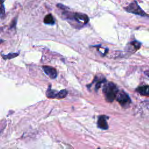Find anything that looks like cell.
Masks as SVG:
<instances>
[{
  "mask_svg": "<svg viewBox=\"0 0 149 149\" xmlns=\"http://www.w3.org/2000/svg\"><path fill=\"white\" fill-rule=\"evenodd\" d=\"M1 16L2 18L3 16H5V9L3 5V0H1Z\"/></svg>",
  "mask_w": 149,
  "mask_h": 149,
  "instance_id": "13",
  "label": "cell"
},
{
  "mask_svg": "<svg viewBox=\"0 0 149 149\" xmlns=\"http://www.w3.org/2000/svg\"><path fill=\"white\" fill-rule=\"evenodd\" d=\"M125 10L131 13H133L135 15H137L141 16L148 17L149 16L140 8V6L138 5L136 1H133L130 3L126 8H125Z\"/></svg>",
  "mask_w": 149,
  "mask_h": 149,
  "instance_id": "2",
  "label": "cell"
},
{
  "mask_svg": "<svg viewBox=\"0 0 149 149\" xmlns=\"http://www.w3.org/2000/svg\"><path fill=\"white\" fill-rule=\"evenodd\" d=\"M130 44L133 47V49H134V51L139 49L140 48L141 45V44L137 41H133L130 43Z\"/></svg>",
  "mask_w": 149,
  "mask_h": 149,
  "instance_id": "11",
  "label": "cell"
},
{
  "mask_svg": "<svg viewBox=\"0 0 149 149\" xmlns=\"http://www.w3.org/2000/svg\"><path fill=\"white\" fill-rule=\"evenodd\" d=\"M108 117L105 115H101L98 117V120H97V126L99 128L103 129V130H107L108 128V125L107 123V119Z\"/></svg>",
  "mask_w": 149,
  "mask_h": 149,
  "instance_id": "6",
  "label": "cell"
},
{
  "mask_svg": "<svg viewBox=\"0 0 149 149\" xmlns=\"http://www.w3.org/2000/svg\"><path fill=\"white\" fill-rule=\"evenodd\" d=\"M136 91L142 95L149 96V86L148 85L139 86L136 88Z\"/></svg>",
  "mask_w": 149,
  "mask_h": 149,
  "instance_id": "7",
  "label": "cell"
},
{
  "mask_svg": "<svg viewBox=\"0 0 149 149\" xmlns=\"http://www.w3.org/2000/svg\"><path fill=\"white\" fill-rule=\"evenodd\" d=\"M116 99L120 105L125 108L127 107L131 103V100L129 96L123 91L118 92Z\"/></svg>",
  "mask_w": 149,
  "mask_h": 149,
  "instance_id": "3",
  "label": "cell"
},
{
  "mask_svg": "<svg viewBox=\"0 0 149 149\" xmlns=\"http://www.w3.org/2000/svg\"><path fill=\"white\" fill-rule=\"evenodd\" d=\"M44 23L47 24H54L55 23V21L52 15L51 14L47 15L44 19Z\"/></svg>",
  "mask_w": 149,
  "mask_h": 149,
  "instance_id": "9",
  "label": "cell"
},
{
  "mask_svg": "<svg viewBox=\"0 0 149 149\" xmlns=\"http://www.w3.org/2000/svg\"><path fill=\"white\" fill-rule=\"evenodd\" d=\"M71 16H72V17H70L69 19H73L77 23L82 24H85L87 23L89 20L87 15L81 13H74Z\"/></svg>",
  "mask_w": 149,
  "mask_h": 149,
  "instance_id": "4",
  "label": "cell"
},
{
  "mask_svg": "<svg viewBox=\"0 0 149 149\" xmlns=\"http://www.w3.org/2000/svg\"><path fill=\"white\" fill-rule=\"evenodd\" d=\"M19 52H17V53H10L8 55H2V57L3 58V59H12V58H13L16 56H17L18 55H19Z\"/></svg>",
  "mask_w": 149,
  "mask_h": 149,
  "instance_id": "12",
  "label": "cell"
},
{
  "mask_svg": "<svg viewBox=\"0 0 149 149\" xmlns=\"http://www.w3.org/2000/svg\"><path fill=\"white\" fill-rule=\"evenodd\" d=\"M58 93L56 91L52 90L49 87L46 92V95L49 98H56Z\"/></svg>",
  "mask_w": 149,
  "mask_h": 149,
  "instance_id": "8",
  "label": "cell"
},
{
  "mask_svg": "<svg viewBox=\"0 0 149 149\" xmlns=\"http://www.w3.org/2000/svg\"><path fill=\"white\" fill-rule=\"evenodd\" d=\"M57 6H58V8H61V9H64V10L67 8H66V6H63V5H62V4H58Z\"/></svg>",
  "mask_w": 149,
  "mask_h": 149,
  "instance_id": "14",
  "label": "cell"
},
{
  "mask_svg": "<svg viewBox=\"0 0 149 149\" xmlns=\"http://www.w3.org/2000/svg\"><path fill=\"white\" fill-rule=\"evenodd\" d=\"M44 72L45 73L48 75L51 79H55L57 76V72L56 70L51 66H43L42 67Z\"/></svg>",
  "mask_w": 149,
  "mask_h": 149,
  "instance_id": "5",
  "label": "cell"
},
{
  "mask_svg": "<svg viewBox=\"0 0 149 149\" xmlns=\"http://www.w3.org/2000/svg\"><path fill=\"white\" fill-rule=\"evenodd\" d=\"M67 95H68V91L66 90H65V89L62 90H61L60 91H59L58 93V95H57L56 98H58V99H62L63 98H65Z\"/></svg>",
  "mask_w": 149,
  "mask_h": 149,
  "instance_id": "10",
  "label": "cell"
},
{
  "mask_svg": "<svg viewBox=\"0 0 149 149\" xmlns=\"http://www.w3.org/2000/svg\"><path fill=\"white\" fill-rule=\"evenodd\" d=\"M102 91L106 101L109 102H112L116 99L119 90L113 83L108 82L104 86Z\"/></svg>",
  "mask_w": 149,
  "mask_h": 149,
  "instance_id": "1",
  "label": "cell"
}]
</instances>
